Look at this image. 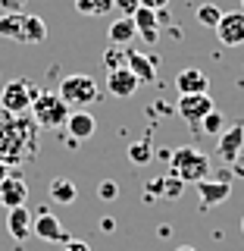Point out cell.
<instances>
[{"mask_svg": "<svg viewBox=\"0 0 244 251\" xmlns=\"http://www.w3.org/2000/svg\"><path fill=\"white\" fill-rule=\"evenodd\" d=\"M125 66L135 73V78H138L141 85L156 82V60H154V57H147V53H141V50H129V53H125Z\"/></svg>", "mask_w": 244, "mask_h": 251, "instance_id": "7c38bea8", "label": "cell"}, {"mask_svg": "<svg viewBox=\"0 0 244 251\" xmlns=\"http://www.w3.org/2000/svg\"><path fill=\"white\" fill-rule=\"evenodd\" d=\"M31 223H35V217L28 214V207L22 204V207H13L10 214H6V229L16 242H25L31 235Z\"/></svg>", "mask_w": 244, "mask_h": 251, "instance_id": "2e32d148", "label": "cell"}, {"mask_svg": "<svg viewBox=\"0 0 244 251\" xmlns=\"http://www.w3.org/2000/svg\"><path fill=\"white\" fill-rule=\"evenodd\" d=\"M0 38L25 44V13H3L0 16Z\"/></svg>", "mask_w": 244, "mask_h": 251, "instance_id": "ac0fdd59", "label": "cell"}, {"mask_svg": "<svg viewBox=\"0 0 244 251\" xmlns=\"http://www.w3.org/2000/svg\"><path fill=\"white\" fill-rule=\"evenodd\" d=\"M132 19H135L138 35L144 38L147 44H156V41H160V16H156L154 10H147V6H138V13L132 16Z\"/></svg>", "mask_w": 244, "mask_h": 251, "instance_id": "9a60e30c", "label": "cell"}, {"mask_svg": "<svg viewBox=\"0 0 244 251\" xmlns=\"http://www.w3.org/2000/svg\"><path fill=\"white\" fill-rule=\"evenodd\" d=\"M176 251H198V248H191V245H182V248H176Z\"/></svg>", "mask_w": 244, "mask_h": 251, "instance_id": "8d00e7d4", "label": "cell"}, {"mask_svg": "<svg viewBox=\"0 0 244 251\" xmlns=\"http://www.w3.org/2000/svg\"><path fill=\"white\" fill-rule=\"evenodd\" d=\"M182 192H185V182L178 176H163V198H169V201H176V198H182Z\"/></svg>", "mask_w": 244, "mask_h": 251, "instance_id": "cb8c5ba5", "label": "cell"}, {"mask_svg": "<svg viewBox=\"0 0 244 251\" xmlns=\"http://www.w3.org/2000/svg\"><path fill=\"white\" fill-rule=\"evenodd\" d=\"M241 232H244V217H241Z\"/></svg>", "mask_w": 244, "mask_h": 251, "instance_id": "74e56055", "label": "cell"}, {"mask_svg": "<svg viewBox=\"0 0 244 251\" xmlns=\"http://www.w3.org/2000/svg\"><path fill=\"white\" fill-rule=\"evenodd\" d=\"M216 38H219L225 47L244 44V10L222 13V19H219V25H216Z\"/></svg>", "mask_w": 244, "mask_h": 251, "instance_id": "52a82bcc", "label": "cell"}, {"mask_svg": "<svg viewBox=\"0 0 244 251\" xmlns=\"http://www.w3.org/2000/svg\"><path fill=\"white\" fill-rule=\"evenodd\" d=\"M213 98L210 94H178V104H176V113L182 116L188 126L200 129V123L207 120V113H213Z\"/></svg>", "mask_w": 244, "mask_h": 251, "instance_id": "8992f818", "label": "cell"}, {"mask_svg": "<svg viewBox=\"0 0 244 251\" xmlns=\"http://www.w3.org/2000/svg\"><path fill=\"white\" fill-rule=\"evenodd\" d=\"M222 113L213 110V113H207V120L200 123V132H207V135H222Z\"/></svg>", "mask_w": 244, "mask_h": 251, "instance_id": "d4e9b609", "label": "cell"}, {"mask_svg": "<svg viewBox=\"0 0 244 251\" xmlns=\"http://www.w3.org/2000/svg\"><path fill=\"white\" fill-rule=\"evenodd\" d=\"M241 6H244V0H241Z\"/></svg>", "mask_w": 244, "mask_h": 251, "instance_id": "f35d334b", "label": "cell"}, {"mask_svg": "<svg viewBox=\"0 0 244 251\" xmlns=\"http://www.w3.org/2000/svg\"><path fill=\"white\" fill-rule=\"evenodd\" d=\"M47 195H50V201H57V204H75L78 198V188L72 179H66V176H57L50 182V188H47Z\"/></svg>", "mask_w": 244, "mask_h": 251, "instance_id": "ffe728a7", "label": "cell"}, {"mask_svg": "<svg viewBox=\"0 0 244 251\" xmlns=\"http://www.w3.org/2000/svg\"><path fill=\"white\" fill-rule=\"evenodd\" d=\"M66 132H69V145H75V141H88L94 132H97V123H94V116L88 110H72L66 120Z\"/></svg>", "mask_w": 244, "mask_h": 251, "instance_id": "8fae6325", "label": "cell"}, {"mask_svg": "<svg viewBox=\"0 0 244 251\" xmlns=\"http://www.w3.org/2000/svg\"><path fill=\"white\" fill-rule=\"evenodd\" d=\"M125 53H129V50L110 47V50L104 53V66H107V69H119V66H125Z\"/></svg>", "mask_w": 244, "mask_h": 251, "instance_id": "484cf974", "label": "cell"}, {"mask_svg": "<svg viewBox=\"0 0 244 251\" xmlns=\"http://www.w3.org/2000/svg\"><path fill=\"white\" fill-rule=\"evenodd\" d=\"M22 6H25V0H0L3 13H22Z\"/></svg>", "mask_w": 244, "mask_h": 251, "instance_id": "f546056e", "label": "cell"}, {"mask_svg": "<svg viewBox=\"0 0 244 251\" xmlns=\"http://www.w3.org/2000/svg\"><path fill=\"white\" fill-rule=\"evenodd\" d=\"M138 78H135V73H132L129 66H119V69H110L107 73V91L113 94V98H119V100H125V98H132V94L138 91Z\"/></svg>", "mask_w": 244, "mask_h": 251, "instance_id": "ba28073f", "label": "cell"}, {"mask_svg": "<svg viewBox=\"0 0 244 251\" xmlns=\"http://www.w3.org/2000/svg\"><path fill=\"white\" fill-rule=\"evenodd\" d=\"M141 6H147V10H154V13H160V10H166L169 6V0H138Z\"/></svg>", "mask_w": 244, "mask_h": 251, "instance_id": "4dcf8cb0", "label": "cell"}, {"mask_svg": "<svg viewBox=\"0 0 244 251\" xmlns=\"http://www.w3.org/2000/svg\"><path fill=\"white\" fill-rule=\"evenodd\" d=\"M229 167H232V173H235V176H244V151H241L238 157H235V160L229 163Z\"/></svg>", "mask_w": 244, "mask_h": 251, "instance_id": "d6a6232c", "label": "cell"}, {"mask_svg": "<svg viewBox=\"0 0 244 251\" xmlns=\"http://www.w3.org/2000/svg\"><path fill=\"white\" fill-rule=\"evenodd\" d=\"M241 126H244V120H241Z\"/></svg>", "mask_w": 244, "mask_h": 251, "instance_id": "ab89813d", "label": "cell"}, {"mask_svg": "<svg viewBox=\"0 0 244 251\" xmlns=\"http://www.w3.org/2000/svg\"><path fill=\"white\" fill-rule=\"evenodd\" d=\"M163 198V179H151L147 182V192H144V204H154Z\"/></svg>", "mask_w": 244, "mask_h": 251, "instance_id": "83f0119b", "label": "cell"}, {"mask_svg": "<svg viewBox=\"0 0 244 251\" xmlns=\"http://www.w3.org/2000/svg\"><path fill=\"white\" fill-rule=\"evenodd\" d=\"M31 232H35L38 239H44V242H63V245L69 242V232L63 229V223H60L53 214H47V210H41V214L35 217V223H31Z\"/></svg>", "mask_w": 244, "mask_h": 251, "instance_id": "30bf717a", "label": "cell"}, {"mask_svg": "<svg viewBox=\"0 0 244 251\" xmlns=\"http://www.w3.org/2000/svg\"><path fill=\"white\" fill-rule=\"evenodd\" d=\"M135 35H138V28H135V19H132V16H119V19L107 28V38H110V44H113V47L132 44V38H135Z\"/></svg>", "mask_w": 244, "mask_h": 251, "instance_id": "d6986e66", "label": "cell"}, {"mask_svg": "<svg viewBox=\"0 0 244 251\" xmlns=\"http://www.w3.org/2000/svg\"><path fill=\"white\" fill-rule=\"evenodd\" d=\"M38 154V123L28 113H3L0 110V160L10 167L28 163Z\"/></svg>", "mask_w": 244, "mask_h": 251, "instance_id": "6da1fadb", "label": "cell"}, {"mask_svg": "<svg viewBox=\"0 0 244 251\" xmlns=\"http://www.w3.org/2000/svg\"><path fill=\"white\" fill-rule=\"evenodd\" d=\"M244 151V126H232L219 135V145H216V154L222 157L225 163H232L235 157Z\"/></svg>", "mask_w": 244, "mask_h": 251, "instance_id": "4fadbf2b", "label": "cell"}, {"mask_svg": "<svg viewBox=\"0 0 244 251\" xmlns=\"http://www.w3.org/2000/svg\"><path fill=\"white\" fill-rule=\"evenodd\" d=\"M169 173L178 176L182 182L188 185H198L203 179H210V157L194 145H185V148H176L172 151V160H169Z\"/></svg>", "mask_w": 244, "mask_h": 251, "instance_id": "7a4b0ae2", "label": "cell"}, {"mask_svg": "<svg viewBox=\"0 0 244 251\" xmlns=\"http://www.w3.org/2000/svg\"><path fill=\"white\" fill-rule=\"evenodd\" d=\"M66 251H91L88 242H82V239H69L66 242Z\"/></svg>", "mask_w": 244, "mask_h": 251, "instance_id": "1f68e13d", "label": "cell"}, {"mask_svg": "<svg viewBox=\"0 0 244 251\" xmlns=\"http://www.w3.org/2000/svg\"><path fill=\"white\" fill-rule=\"evenodd\" d=\"M97 198H100V201H116V198H119V185H116L113 179L100 182V185H97Z\"/></svg>", "mask_w": 244, "mask_h": 251, "instance_id": "4316f807", "label": "cell"}, {"mask_svg": "<svg viewBox=\"0 0 244 251\" xmlns=\"http://www.w3.org/2000/svg\"><path fill=\"white\" fill-rule=\"evenodd\" d=\"M138 6H141L138 0H116V10H119L122 16H135V13H138Z\"/></svg>", "mask_w": 244, "mask_h": 251, "instance_id": "f1b7e54d", "label": "cell"}, {"mask_svg": "<svg viewBox=\"0 0 244 251\" xmlns=\"http://www.w3.org/2000/svg\"><path fill=\"white\" fill-rule=\"evenodd\" d=\"M213 179H219V182H229V185H232V182H235V173H232V167H225V170H219Z\"/></svg>", "mask_w": 244, "mask_h": 251, "instance_id": "836d02e7", "label": "cell"}, {"mask_svg": "<svg viewBox=\"0 0 244 251\" xmlns=\"http://www.w3.org/2000/svg\"><path fill=\"white\" fill-rule=\"evenodd\" d=\"M176 88H178V94H210V78L200 69L191 66L176 75Z\"/></svg>", "mask_w": 244, "mask_h": 251, "instance_id": "5bb4252c", "label": "cell"}, {"mask_svg": "<svg viewBox=\"0 0 244 251\" xmlns=\"http://www.w3.org/2000/svg\"><path fill=\"white\" fill-rule=\"evenodd\" d=\"M75 10L82 16H107L116 10V0H75Z\"/></svg>", "mask_w": 244, "mask_h": 251, "instance_id": "44dd1931", "label": "cell"}, {"mask_svg": "<svg viewBox=\"0 0 244 251\" xmlns=\"http://www.w3.org/2000/svg\"><path fill=\"white\" fill-rule=\"evenodd\" d=\"M38 94L41 91H38L28 78H10V82L0 88V110H3V113H13V116L28 113Z\"/></svg>", "mask_w": 244, "mask_h": 251, "instance_id": "5b68a950", "label": "cell"}, {"mask_svg": "<svg viewBox=\"0 0 244 251\" xmlns=\"http://www.w3.org/2000/svg\"><path fill=\"white\" fill-rule=\"evenodd\" d=\"M100 229H104V232H113V229H116V220L104 217V220H100Z\"/></svg>", "mask_w": 244, "mask_h": 251, "instance_id": "e575fe53", "label": "cell"}, {"mask_svg": "<svg viewBox=\"0 0 244 251\" xmlns=\"http://www.w3.org/2000/svg\"><path fill=\"white\" fill-rule=\"evenodd\" d=\"M194 188H198L200 201L207 204V207H216V204L229 201V195H232V185L229 182H219V179H203V182H198Z\"/></svg>", "mask_w": 244, "mask_h": 251, "instance_id": "e0dca14e", "label": "cell"}, {"mask_svg": "<svg viewBox=\"0 0 244 251\" xmlns=\"http://www.w3.org/2000/svg\"><path fill=\"white\" fill-rule=\"evenodd\" d=\"M151 157H154V154H151V141H147V138H144V141H135V145L129 148V160L138 163V167H144Z\"/></svg>", "mask_w": 244, "mask_h": 251, "instance_id": "603a6c76", "label": "cell"}, {"mask_svg": "<svg viewBox=\"0 0 244 251\" xmlns=\"http://www.w3.org/2000/svg\"><path fill=\"white\" fill-rule=\"evenodd\" d=\"M28 201V185L22 176H16V173H10V176L0 182V204H3L6 210L13 207H22V204Z\"/></svg>", "mask_w": 244, "mask_h": 251, "instance_id": "9c48e42d", "label": "cell"}, {"mask_svg": "<svg viewBox=\"0 0 244 251\" xmlns=\"http://www.w3.org/2000/svg\"><path fill=\"white\" fill-rule=\"evenodd\" d=\"M57 94L66 100L69 110H85V107H91V104H97V100H100L97 82H94L91 75H85V73L66 75V78L60 82V91H57Z\"/></svg>", "mask_w": 244, "mask_h": 251, "instance_id": "3957f363", "label": "cell"}, {"mask_svg": "<svg viewBox=\"0 0 244 251\" xmlns=\"http://www.w3.org/2000/svg\"><path fill=\"white\" fill-rule=\"evenodd\" d=\"M194 16H198V22H200L203 28H216V25H219V19H222V10H219L216 3H200Z\"/></svg>", "mask_w": 244, "mask_h": 251, "instance_id": "7402d4cb", "label": "cell"}, {"mask_svg": "<svg viewBox=\"0 0 244 251\" xmlns=\"http://www.w3.org/2000/svg\"><path fill=\"white\" fill-rule=\"evenodd\" d=\"M6 176H10V163H6V160H0V182H3Z\"/></svg>", "mask_w": 244, "mask_h": 251, "instance_id": "d590c367", "label": "cell"}, {"mask_svg": "<svg viewBox=\"0 0 244 251\" xmlns=\"http://www.w3.org/2000/svg\"><path fill=\"white\" fill-rule=\"evenodd\" d=\"M69 113L72 110L66 107V100L57 91H41L31 104V120L38 123V129H60V126H66Z\"/></svg>", "mask_w": 244, "mask_h": 251, "instance_id": "277c9868", "label": "cell"}]
</instances>
